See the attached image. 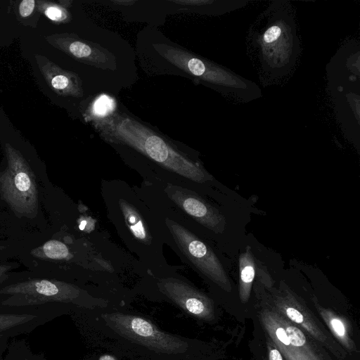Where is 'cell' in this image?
Returning <instances> with one entry per match:
<instances>
[{"mask_svg":"<svg viewBox=\"0 0 360 360\" xmlns=\"http://www.w3.org/2000/svg\"><path fill=\"white\" fill-rule=\"evenodd\" d=\"M36 254L39 256L52 259H63L69 256L67 246L56 240H51L43 245L42 247L35 250Z\"/></svg>","mask_w":360,"mask_h":360,"instance_id":"9a60e30c","label":"cell"},{"mask_svg":"<svg viewBox=\"0 0 360 360\" xmlns=\"http://www.w3.org/2000/svg\"><path fill=\"white\" fill-rule=\"evenodd\" d=\"M11 268L9 265H0V285L8 279V271Z\"/></svg>","mask_w":360,"mask_h":360,"instance_id":"cb8c5ba5","label":"cell"},{"mask_svg":"<svg viewBox=\"0 0 360 360\" xmlns=\"http://www.w3.org/2000/svg\"><path fill=\"white\" fill-rule=\"evenodd\" d=\"M51 85L56 90H65L70 86V82L67 76L58 74L51 77Z\"/></svg>","mask_w":360,"mask_h":360,"instance_id":"ffe728a7","label":"cell"},{"mask_svg":"<svg viewBox=\"0 0 360 360\" xmlns=\"http://www.w3.org/2000/svg\"><path fill=\"white\" fill-rule=\"evenodd\" d=\"M178 56L183 58V62L177 63H181L183 67H186L193 75L204 79H212L210 75V71L207 69L206 65L201 60L196 58Z\"/></svg>","mask_w":360,"mask_h":360,"instance_id":"2e32d148","label":"cell"},{"mask_svg":"<svg viewBox=\"0 0 360 360\" xmlns=\"http://www.w3.org/2000/svg\"><path fill=\"white\" fill-rule=\"evenodd\" d=\"M257 259L248 245L244 252H241L238 259L239 266V295L241 302L248 301L255 280L257 269Z\"/></svg>","mask_w":360,"mask_h":360,"instance_id":"7c38bea8","label":"cell"},{"mask_svg":"<svg viewBox=\"0 0 360 360\" xmlns=\"http://www.w3.org/2000/svg\"><path fill=\"white\" fill-rule=\"evenodd\" d=\"M116 2L118 3V4H124V3L131 4V3H133V2L129 1H128L127 2H124V1H116Z\"/></svg>","mask_w":360,"mask_h":360,"instance_id":"484cf974","label":"cell"},{"mask_svg":"<svg viewBox=\"0 0 360 360\" xmlns=\"http://www.w3.org/2000/svg\"><path fill=\"white\" fill-rule=\"evenodd\" d=\"M265 288L267 292L259 291L255 288L256 294L259 295L290 321L323 345L338 360H347V353L345 350L285 283L281 281L278 289L266 286Z\"/></svg>","mask_w":360,"mask_h":360,"instance_id":"8992f818","label":"cell"},{"mask_svg":"<svg viewBox=\"0 0 360 360\" xmlns=\"http://www.w3.org/2000/svg\"><path fill=\"white\" fill-rule=\"evenodd\" d=\"M312 301L320 316H321L326 324V327H327L335 340L347 354L349 352H354L356 350V347L350 337L349 328L346 326L342 319L333 314V311L321 306L316 297H314Z\"/></svg>","mask_w":360,"mask_h":360,"instance_id":"8fae6325","label":"cell"},{"mask_svg":"<svg viewBox=\"0 0 360 360\" xmlns=\"http://www.w3.org/2000/svg\"><path fill=\"white\" fill-rule=\"evenodd\" d=\"M160 292L187 315L204 321L214 318L212 301L205 294L189 283L175 278L158 281Z\"/></svg>","mask_w":360,"mask_h":360,"instance_id":"9c48e42d","label":"cell"},{"mask_svg":"<svg viewBox=\"0 0 360 360\" xmlns=\"http://www.w3.org/2000/svg\"><path fill=\"white\" fill-rule=\"evenodd\" d=\"M101 318L105 325L118 336L156 354H188L190 339L162 331L143 316L115 311L102 314Z\"/></svg>","mask_w":360,"mask_h":360,"instance_id":"5b68a950","label":"cell"},{"mask_svg":"<svg viewBox=\"0 0 360 360\" xmlns=\"http://www.w3.org/2000/svg\"><path fill=\"white\" fill-rule=\"evenodd\" d=\"M68 50L74 56L77 58L88 57L91 53V49L88 45L77 41L69 44Z\"/></svg>","mask_w":360,"mask_h":360,"instance_id":"d6986e66","label":"cell"},{"mask_svg":"<svg viewBox=\"0 0 360 360\" xmlns=\"http://www.w3.org/2000/svg\"><path fill=\"white\" fill-rule=\"evenodd\" d=\"M112 136L165 168L197 183L212 176L203 167L174 150L162 138L129 119L119 118L112 124Z\"/></svg>","mask_w":360,"mask_h":360,"instance_id":"7a4b0ae2","label":"cell"},{"mask_svg":"<svg viewBox=\"0 0 360 360\" xmlns=\"http://www.w3.org/2000/svg\"><path fill=\"white\" fill-rule=\"evenodd\" d=\"M53 304L94 309L105 307L108 302L94 299L77 285L53 278L19 279L0 285V304L27 307Z\"/></svg>","mask_w":360,"mask_h":360,"instance_id":"6da1fadb","label":"cell"},{"mask_svg":"<svg viewBox=\"0 0 360 360\" xmlns=\"http://www.w3.org/2000/svg\"><path fill=\"white\" fill-rule=\"evenodd\" d=\"M35 6L34 0H23L19 5V13L21 17L27 18L33 12Z\"/></svg>","mask_w":360,"mask_h":360,"instance_id":"44dd1931","label":"cell"},{"mask_svg":"<svg viewBox=\"0 0 360 360\" xmlns=\"http://www.w3.org/2000/svg\"><path fill=\"white\" fill-rule=\"evenodd\" d=\"M266 340L269 360H284L280 351L276 348L274 343L267 337L266 338Z\"/></svg>","mask_w":360,"mask_h":360,"instance_id":"603a6c76","label":"cell"},{"mask_svg":"<svg viewBox=\"0 0 360 360\" xmlns=\"http://www.w3.org/2000/svg\"><path fill=\"white\" fill-rule=\"evenodd\" d=\"M4 360H48L44 353L33 352L24 339L8 342Z\"/></svg>","mask_w":360,"mask_h":360,"instance_id":"5bb4252c","label":"cell"},{"mask_svg":"<svg viewBox=\"0 0 360 360\" xmlns=\"http://www.w3.org/2000/svg\"><path fill=\"white\" fill-rule=\"evenodd\" d=\"M119 204L126 225L131 233L136 239L148 244L151 240V236L139 212L132 205L123 199L120 200Z\"/></svg>","mask_w":360,"mask_h":360,"instance_id":"4fadbf2b","label":"cell"},{"mask_svg":"<svg viewBox=\"0 0 360 360\" xmlns=\"http://www.w3.org/2000/svg\"><path fill=\"white\" fill-rule=\"evenodd\" d=\"M13 129L6 118L0 117V141L7 160V167L0 175V189L14 210L29 215L37 210L38 193L27 161L13 146Z\"/></svg>","mask_w":360,"mask_h":360,"instance_id":"277c9868","label":"cell"},{"mask_svg":"<svg viewBox=\"0 0 360 360\" xmlns=\"http://www.w3.org/2000/svg\"><path fill=\"white\" fill-rule=\"evenodd\" d=\"M70 313L69 306L65 304L27 307L0 304V336L11 338L27 334L54 319Z\"/></svg>","mask_w":360,"mask_h":360,"instance_id":"ba28073f","label":"cell"},{"mask_svg":"<svg viewBox=\"0 0 360 360\" xmlns=\"http://www.w3.org/2000/svg\"><path fill=\"white\" fill-rule=\"evenodd\" d=\"M9 338L6 336H0V360H4Z\"/></svg>","mask_w":360,"mask_h":360,"instance_id":"d4e9b609","label":"cell"},{"mask_svg":"<svg viewBox=\"0 0 360 360\" xmlns=\"http://www.w3.org/2000/svg\"><path fill=\"white\" fill-rule=\"evenodd\" d=\"M45 15L51 20L60 21L63 19L64 13L63 11L55 6L47 7L44 11Z\"/></svg>","mask_w":360,"mask_h":360,"instance_id":"7402d4cb","label":"cell"},{"mask_svg":"<svg viewBox=\"0 0 360 360\" xmlns=\"http://www.w3.org/2000/svg\"><path fill=\"white\" fill-rule=\"evenodd\" d=\"M283 30L281 25L273 24L269 27L262 36V41L264 45L272 44L276 42L282 35Z\"/></svg>","mask_w":360,"mask_h":360,"instance_id":"ac0fdd59","label":"cell"},{"mask_svg":"<svg viewBox=\"0 0 360 360\" xmlns=\"http://www.w3.org/2000/svg\"><path fill=\"white\" fill-rule=\"evenodd\" d=\"M115 108L114 101L106 95L101 96L93 105V112L99 117L108 115Z\"/></svg>","mask_w":360,"mask_h":360,"instance_id":"e0dca14e","label":"cell"},{"mask_svg":"<svg viewBox=\"0 0 360 360\" xmlns=\"http://www.w3.org/2000/svg\"><path fill=\"white\" fill-rule=\"evenodd\" d=\"M165 222L177 246L193 265L223 290L231 291L229 277L212 250L184 226L169 219Z\"/></svg>","mask_w":360,"mask_h":360,"instance_id":"52a82bcc","label":"cell"},{"mask_svg":"<svg viewBox=\"0 0 360 360\" xmlns=\"http://www.w3.org/2000/svg\"><path fill=\"white\" fill-rule=\"evenodd\" d=\"M257 316L266 336L281 353L284 360H338L323 345L290 321L257 295Z\"/></svg>","mask_w":360,"mask_h":360,"instance_id":"3957f363","label":"cell"},{"mask_svg":"<svg viewBox=\"0 0 360 360\" xmlns=\"http://www.w3.org/2000/svg\"><path fill=\"white\" fill-rule=\"evenodd\" d=\"M165 191L179 207L207 229L215 233H222L225 231V217L195 193L171 184L167 185Z\"/></svg>","mask_w":360,"mask_h":360,"instance_id":"30bf717a","label":"cell"}]
</instances>
